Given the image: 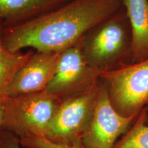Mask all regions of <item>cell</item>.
<instances>
[{
    "label": "cell",
    "mask_w": 148,
    "mask_h": 148,
    "mask_svg": "<svg viewBox=\"0 0 148 148\" xmlns=\"http://www.w3.org/2000/svg\"><path fill=\"white\" fill-rule=\"evenodd\" d=\"M123 8V0H70L26 21L3 25V43L13 52L25 48L61 52L78 45L90 29Z\"/></svg>",
    "instance_id": "cell-1"
},
{
    "label": "cell",
    "mask_w": 148,
    "mask_h": 148,
    "mask_svg": "<svg viewBox=\"0 0 148 148\" xmlns=\"http://www.w3.org/2000/svg\"><path fill=\"white\" fill-rule=\"evenodd\" d=\"M79 44L88 64L100 73L132 64V35L125 8L90 29Z\"/></svg>",
    "instance_id": "cell-2"
},
{
    "label": "cell",
    "mask_w": 148,
    "mask_h": 148,
    "mask_svg": "<svg viewBox=\"0 0 148 148\" xmlns=\"http://www.w3.org/2000/svg\"><path fill=\"white\" fill-rule=\"evenodd\" d=\"M61 99L46 90L16 97H6L2 130L19 139L45 137Z\"/></svg>",
    "instance_id": "cell-3"
},
{
    "label": "cell",
    "mask_w": 148,
    "mask_h": 148,
    "mask_svg": "<svg viewBox=\"0 0 148 148\" xmlns=\"http://www.w3.org/2000/svg\"><path fill=\"white\" fill-rule=\"evenodd\" d=\"M98 83L99 81L87 89L61 99L44 138L60 144L82 141L93 116Z\"/></svg>",
    "instance_id": "cell-4"
},
{
    "label": "cell",
    "mask_w": 148,
    "mask_h": 148,
    "mask_svg": "<svg viewBox=\"0 0 148 148\" xmlns=\"http://www.w3.org/2000/svg\"><path fill=\"white\" fill-rule=\"evenodd\" d=\"M113 108L121 115L136 116L148 105V58L101 72Z\"/></svg>",
    "instance_id": "cell-5"
},
{
    "label": "cell",
    "mask_w": 148,
    "mask_h": 148,
    "mask_svg": "<svg viewBox=\"0 0 148 148\" xmlns=\"http://www.w3.org/2000/svg\"><path fill=\"white\" fill-rule=\"evenodd\" d=\"M138 115L125 117L118 113L110 102L106 82L99 78L95 111L90 126L82 139L83 146L84 148H112L117 138L130 128Z\"/></svg>",
    "instance_id": "cell-6"
},
{
    "label": "cell",
    "mask_w": 148,
    "mask_h": 148,
    "mask_svg": "<svg viewBox=\"0 0 148 148\" xmlns=\"http://www.w3.org/2000/svg\"><path fill=\"white\" fill-rule=\"evenodd\" d=\"M99 75L85 60L78 44L60 53L55 74L45 90L62 99L91 87Z\"/></svg>",
    "instance_id": "cell-7"
},
{
    "label": "cell",
    "mask_w": 148,
    "mask_h": 148,
    "mask_svg": "<svg viewBox=\"0 0 148 148\" xmlns=\"http://www.w3.org/2000/svg\"><path fill=\"white\" fill-rule=\"evenodd\" d=\"M60 52L34 51L11 82L6 97L45 90L54 75Z\"/></svg>",
    "instance_id": "cell-8"
},
{
    "label": "cell",
    "mask_w": 148,
    "mask_h": 148,
    "mask_svg": "<svg viewBox=\"0 0 148 148\" xmlns=\"http://www.w3.org/2000/svg\"><path fill=\"white\" fill-rule=\"evenodd\" d=\"M123 1L132 30V63H137L148 58V1Z\"/></svg>",
    "instance_id": "cell-9"
},
{
    "label": "cell",
    "mask_w": 148,
    "mask_h": 148,
    "mask_svg": "<svg viewBox=\"0 0 148 148\" xmlns=\"http://www.w3.org/2000/svg\"><path fill=\"white\" fill-rule=\"evenodd\" d=\"M70 0H0V20L3 25L26 21Z\"/></svg>",
    "instance_id": "cell-10"
},
{
    "label": "cell",
    "mask_w": 148,
    "mask_h": 148,
    "mask_svg": "<svg viewBox=\"0 0 148 148\" xmlns=\"http://www.w3.org/2000/svg\"><path fill=\"white\" fill-rule=\"evenodd\" d=\"M3 21L0 20V99L6 98V92L18 69L34 53V49L13 52L5 47L2 38Z\"/></svg>",
    "instance_id": "cell-11"
},
{
    "label": "cell",
    "mask_w": 148,
    "mask_h": 148,
    "mask_svg": "<svg viewBox=\"0 0 148 148\" xmlns=\"http://www.w3.org/2000/svg\"><path fill=\"white\" fill-rule=\"evenodd\" d=\"M147 108L138 114L128 130L116 142L112 148H148V125L146 123Z\"/></svg>",
    "instance_id": "cell-12"
},
{
    "label": "cell",
    "mask_w": 148,
    "mask_h": 148,
    "mask_svg": "<svg viewBox=\"0 0 148 148\" xmlns=\"http://www.w3.org/2000/svg\"><path fill=\"white\" fill-rule=\"evenodd\" d=\"M25 148H84L82 141L71 144L55 143L44 137H26L19 139Z\"/></svg>",
    "instance_id": "cell-13"
},
{
    "label": "cell",
    "mask_w": 148,
    "mask_h": 148,
    "mask_svg": "<svg viewBox=\"0 0 148 148\" xmlns=\"http://www.w3.org/2000/svg\"><path fill=\"white\" fill-rule=\"evenodd\" d=\"M0 138L2 148H21L19 138L10 132L2 130L0 132Z\"/></svg>",
    "instance_id": "cell-14"
},
{
    "label": "cell",
    "mask_w": 148,
    "mask_h": 148,
    "mask_svg": "<svg viewBox=\"0 0 148 148\" xmlns=\"http://www.w3.org/2000/svg\"><path fill=\"white\" fill-rule=\"evenodd\" d=\"M5 99H0V132L2 131L3 114H4Z\"/></svg>",
    "instance_id": "cell-15"
},
{
    "label": "cell",
    "mask_w": 148,
    "mask_h": 148,
    "mask_svg": "<svg viewBox=\"0 0 148 148\" xmlns=\"http://www.w3.org/2000/svg\"><path fill=\"white\" fill-rule=\"evenodd\" d=\"M147 120H146V123L148 125V105L147 106Z\"/></svg>",
    "instance_id": "cell-16"
},
{
    "label": "cell",
    "mask_w": 148,
    "mask_h": 148,
    "mask_svg": "<svg viewBox=\"0 0 148 148\" xmlns=\"http://www.w3.org/2000/svg\"><path fill=\"white\" fill-rule=\"evenodd\" d=\"M0 148H2V143H1V138H0Z\"/></svg>",
    "instance_id": "cell-17"
},
{
    "label": "cell",
    "mask_w": 148,
    "mask_h": 148,
    "mask_svg": "<svg viewBox=\"0 0 148 148\" xmlns=\"http://www.w3.org/2000/svg\"><path fill=\"white\" fill-rule=\"evenodd\" d=\"M147 1H148V0H147Z\"/></svg>",
    "instance_id": "cell-18"
}]
</instances>
